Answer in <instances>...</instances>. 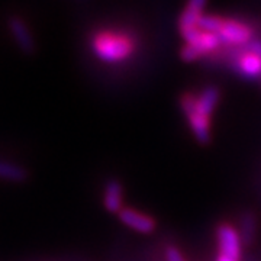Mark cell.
I'll list each match as a JSON object with an SVG mask.
<instances>
[{"label": "cell", "mask_w": 261, "mask_h": 261, "mask_svg": "<svg viewBox=\"0 0 261 261\" xmlns=\"http://www.w3.org/2000/svg\"><path fill=\"white\" fill-rule=\"evenodd\" d=\"M92 49L106 63H119L132 56L135 45L134 39L122 32L102 31L92 39Z\"/></svg>", "instance_id": "cell-1"}, {"label": "cell", "mask_w": 261, "mask_h": 261, "mask_svg": "<svg viewBox=\"0 0 261 261\" xmlns=\"http://www.w3.org/2000/svg\"><path fill=\"white\" fill-rule=\"evenodd\" d=\"M180 32H181L183 39L186 41V45H190L192 48H195L196 51L202 57L215 51L216 48L219 47V44H221V39L218 38V35L202 31L199 27L181 28Z\"/></svg>", "instance_id": "cell-2"}, {"label": "cell", "mask_w": 261, "mask_h": 261, "mask_svg": "<svg viewBox=\"0 0 261 261\" xmlns=\"http://www.w3.org/2000/svg\"><path fill=\"white\" fill-rule=\"evenodd\" d=\"M192 99H193L192 94H185L181 97V100H180L181 109H183V112L186 113L189 125L193 130L196 138L200 142L206 144L207 141L211 140V118L196 112L195 109L192 108Z\"/></svg>", "instance_id": "cell-3"}, {"label": "cell", "mask_w": 261, "mask_h": 261, "mask_svg": "<svg viewBox=\"0 0 261 261\" xmlns=\"http://www.w3.org/2000/svg\"><path fill=\"white\" fill-rule=\"evenodd\" d=\"M216 35L221 39V42H226L231 45H248L251 42L252 31L243 22L224 19Z\"/></svg>", "instance_id": "cell-4"}, {"label": "cell", "mask_w": 261, "mask_h": 261, "mask_svg": "<svg viewBox=\"0 0 261 261\" xmlns=\"http://www.w3.org/2000/svg\"><path fill=\"white\" fill-rule=\"evenodd\" d=\"M216 238L222 255L238 260L241 255V233L231 225H221L216 231Z\"/></svg>", "instance_id": "cell-5"}, {"label": "cell", "mask_w": 261, "mask_h": 261, "mask_svg": "<svg viewBox=\"0 0 261 261\" xmlns=\"http://www.w3.org/2000/svg\"><path fill=\"white\" fill-rule=\"evenodd\" d=\"M119 219L126 226L142 233H149L155 229V221L145 214H141L132 207H123L119 212Z\"/></svg>", "instance_id": "cell-6"}, {"label": "cell", "mask_w": 261, "mask_h": 261, "mask_svg": "<svg viewBox=\"0 0 261 261\" xmlns=\"http://www.w3.org/2000/svg\"><path fill=\"white\" fill-rule=\"evenodd\" d=\"M218 102H219V90L214 86H209L199 94V97L192 99V108L200 115L211 118Z\"/></svg>", "instance_id": "cell-7"}, {"label": "cell", "mask_w": 261, "mask_h": 261, "mask_svg": "<svg viewBox=\"0 0 261 261\" xmlns=\"http://www.w3.org/2000/svg\"><path fill=\"white\" fill-rule=\"evenodd\" d=\"M9 29H10V32H12V35H13V38H15V41H16V44H18L19 48H20L22 51H25V53H28V54L34 51V47H35V44H34V38H32V35H31V32H29L27 23H25L22 19H19V18L10 19Z\"/></svg>", "instance_id": "cell-8"}, {"label": "cell", "mask_w": 261, "mask_h": 261, "mask_svg": "<svg viewBox=\"0 0 261 261\" xmlns=\"http://www.w3.org/2000/svg\"><path fill=\"white\" fill-rule=\"evenodd\" d=\"M123 203V190H122L121 183L118 180H111L108 181V185L105 187V195H103V205L105 207L113 212V214H119Z\"/></svg>", "instance_id": "cell-9"}, {"label": "cell", "mask_w": 261, "mask_h": 261, "mask_svg": "<svg viewBox=\"0 0 261 261\" xmlns=\"http://www.w3.org/2000/svg\"><path fill=\"white\" fill-rule=\"evenodd\" d=\"M237 68L245 77L255 79L261 74V57L245 49L243 54L237 58Z\"/></svg>", "instance_id": "cell-10"}, {"label": "cell", "mask_w": 261, "mask_h": 261, "mask_svg": "<svg viewBox=\"0 0 261 261\" xmlns=\"http://www.w3.org/2000/svg\"><path fill=\"white\" fill-rule=\"evenodd\" d=\"M203 9H205V2H200V0H192V2H189L186 9L183 10V13L180 16V20H178L180 29L197 27L200 18L205 15Z\"/></svg>", "instance_id": "cell-11"}, {"label": "cell", "mask_w": 261, "mask_h": 261, "mask_svg": "<svg viewBox=\"0 0 261 261\" xmlns=\"http://www.w3.org/2000/svg\"><path fill=\"white\" fill-rule=\"evenodd\" d=\"M0 178L8 181H22L27 178V171L16 164L0 161Z\"/></svg>", "instance_id": "cell-12"}, {"label": "cell", "mask_w": 261, "mask_h": 261, "mask_svg": "<svg viewBox=\"0 0 261 261\" xmlns=\"http://www.w3.org/2000/svg\"><path fill=\"white\" fill-rule=\"evenodd\" d=\"M224 19L219 18V16H214V15H203L200 20H199V28L206 32H211V34H218V31L221 28Z\"/></svg>", "instance_id": "cell-13"}, {"label": "cell", "mask_w": 261, "mask_h": 261, "mask_svg": "<svg viewBox=\"0 0 261 261\" xmlns=\"http://www.w3.org/2000/svg\"><path fill=\"white\" fill-rule=\"evenodd\" d=\"M180 56H181V58H183L185 61H187V63L196 61V60H199V58L202 57L197 51H196L195 48H192L190 45H185V47L181 48Z\"/></svg>", "instance_id": "cell-14"}, {"label": "cell", "mask_w": 261, "mask_h": 261, "mask_svg": "<svg viewBox=\"0 0 261 261\" xmlns=\"http://www.w3.org/2000/svg\"><path fill=\"white\" fill-rule=\"evenodd\" d=\"M254 233V219H252L251 215L245 216L243 221V237L244 240L248 243L250 241V235Z\"/></svg>", "instance_id": "cell-15"}, {"label": "cell", "mask_w": 261, "mask_h": 261, "mask_svg": "<svg viewBox=\"0 0 261 261\" xmlns=\"http://www.w3.org/2000/svg\"><path fill=\"white\" fill-rule=\"evenodd\" d=\"M166 255H167V261H183V255L176 247H168Z\"/></svg>", "instance_id": "cell-16"}, {"label": "cell", "mask_w": 261, "mask_h": 261, "mask_svg": "<svg viewBox=\"0 0 261 261\" xmlns=\"http://www.w3.org/2000/svg\"><path fill=\"white\" fill-rule=\"evenodd\" d=\"M247 51L254 53L258 57H261V41H251L248 45H247Z\"/></svg>", "instance_id": "cell-17"}, {"label": "cell", "mask_w": 261, "mask_h": 261, "mask_svg": "<svg viewBox=\"0 0 261 261\" xmlns=\"http://www.w3.org/2000/svg\"><path fill=\"white\" fill-rule=\"evenodd\" d=\"M216 261H238V260H233V258H229V257H226V255L219 254V255H218V258H216Z\"/></svg>", "instance_id": "cell-18"}]
</instances>
